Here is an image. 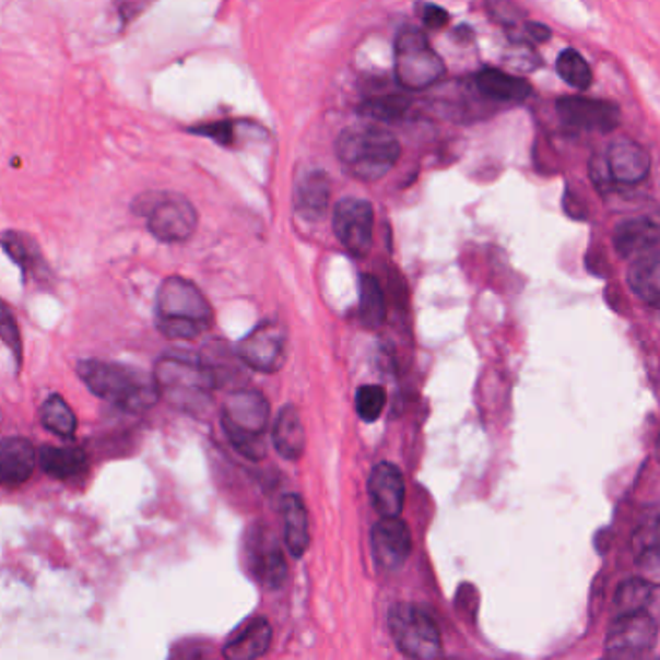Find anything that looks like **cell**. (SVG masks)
<instances>
[{"label":"cell","mask_w":660,"mask_h":660,"mask_svg":"<svg viewBox=\"0 0 660 660\" xmlns=\"http://www.w3.org/2000/svg\"><path fill=\"white\" fill-rule=\"evenodd\" d=\"M78 376L97 398L128 413H144L160 399L152 376L127 364L105 363L95 358L80 361Z\"/></svg>","instance_id":"obj_1"},{"label":"cell","mask_w":660,"mask_h":660,"mask_svg":"<svg viewBox=\"0 0 660 660\" xmlns=\"http://www.w3.org/2000/svg\"><path fill=\"white\" fill-rule=\"evenodd\" d=\"M155 386L160 398L187 413L203 411L212 391L220 386L217 376L203 356L169 353L155 366Z\"/></svg>","instance_id":"obj_2"},{"label":"cell","mask_w":660,"mask_h":660,"mask_svg":"<svg viewBox=\"0 0 660 660\" xmlns=\"http://www.w3.org/2000/svg\"><path fill=\"white\" fill-rule=\"evenodd\" d=\"M155 303V323L165 338L196 339L212 328V306L192 281L167 278Z\"/></svg>","instance_id":"obj_3"},{"label":"cell","mask_w":660,"mask_h":660,"mask_svg":"<svg viewBox=\"0 0 660 660\" xmlns=\"http://www.w3.org/2000/svg\"><path fill=\"white\" fill-rule=\"evenodd\" d=\"M335 153L349 175L364 182H373L386 177L396 167L401 145L386 128L356 125L339 134Z\"/></svg>","instance_id":"obj_4"},{"label":"cell","mask_w":660,"mask_h":660,"mask_svg":"<svg viewBox=\"0 0 660 660\" xmlns=\"http://www.w3.org/2000/svg\"><path fill=\"white\" fill-rule=\"evenodd\" d=\"M270 423V405L260 391L238 390L231 393L223 413L221 424L227 434L233 448L245 458L260 461L266 458L263 434Z\"/></svg>","instance_id":"obj_5"},{"label":"cell","mask_w":660,"mask_h":660,"mask_svg":"<svg viewBox=\"0 0 660 660\" xmlns=\"http://www.w3.org/2000/svg\"><path fill=\"white\" fill-rule=\"evenodd\" d=\"M132 212L144 217L148 231L162 243H185L198 227V212L187 196L169 190H152L138 196Z\"/></svg>","instance_id":"obj_6"},{"label":"cell","mask_w":660,"mask_h":660,"mask_svg":"<svg viewBox=\"0 0 660 660\" xmlns=\"http://www.w3.org/2000/svg\"><path fill=\"white\" fill-rule=\"evenodd\" d=\"M393 62L399 84L411 92L431 87L446 72L440 55L432 49L423 32L415 27H405L399 32Z\"/></svg>","instance_id":"obj_7"},{"label":"cell","mask_w":660,"mask_h":660,"mask_svg":"<svg viewBox=\"0 0 660 660\" xmlns=\"http://www.w3.org/2000/svg\"><path fill=\"white\" fill-rule=\"evenodd\" d=\"M388 626L399 651L409 659L431 660L441 655V637L436 622L421 606L399 602L390 609Z\"/></svg>","instance_id":"obj_8"},{"label":"cell","mask_w":660,"mask_h":660,"mask_svg":"<svg viewBox=\"0 0 660 660\" xmlns=\"http://www.w3.org/2000/svg\"><path fill=\"white\" fill-rule=\"evenodd\" d=\"M657 620L652 618L647 610L616 616L604 641V655L610 659H641L652 651L657 644Z\"/></svg>","instance_id":"obj_9"},{"label":"cell","mask_w":660,"mask_h":660,"mask_svg":"<svg viewBox=\"0 0 660 660\" xmlns=\"http://www.w3.org/2000/svg\"><path fill=\"white\" fill-rule=\"evenodd\" d=\"M237 355L258 373H278L287 361V331L278 320H266L238 343Z\"/></svg>","instance_id":"obj_10"},{"label":"cell","mask_w":660,"mask_h":660,"mask_svg":"<svg viewBox=\"0 0 660 660\" xmlns=\"http://www.w3.org/2000/svg\"><path fill=\"white\" fill-rule=\"evenodd\" d=\"M333 233L351 255L364 258L373 248V203L363 198L339 200L333 210Z\"/></svg>","instance_id":"obj_11"},{"label":"cell","mask_w":660,"mask_h":660,"mask_svg":"<svg viewBox=\"0 0 660 660\" xmlns=\"http://www.w3.org/2000/svg\"><path fill=\"white\" fill-rule=\"evenodd\" d=\"M374 562L384 571H398L405 566L413 551V539L405 521L399 517H381L370 534Z\"/></svg>","instance_id":"obj_12"},{"label":"cell","mask_w":660,"mask_h":660,"mask_svg":"<svg viewBox=\"0 0 660 660\" xmlns=\"http://www.w3.org/2000/svg\"><path fill=\"white\" fill-rule=\"evenodd\" d=\"M559 119L567 128L585 132H612L618 127L620 109L610 102L589 97H564L558 105Z\"/></svg>","instance_id":"obj_13"},{"label":"cell","mask_w":660,"mask_h":660,"mask_svg":"<svg viewBox=\"0 0 660 660\" xmlns=\"http://www.w3.org/2000/svg\"><path fill=\"white\" fill-rule=\"evenodd\" d=\"M368 496L381 517H399L405 504V481L398 467L380 463L368 476Z\"/></svg>","instance_id":"obj_14"},{"label":"cell","mask_w":660,"mask_h":660,"mask_svg":"<svg viewBox=\"0 0 660 660\" xmlns=\"http://www.w3.org/2000/svg\"><path fill=\"white\" fill-rule=\"evenodd\" d=\"M606 163L612 180L620 185H637L647 178L651 169L647 152L629 138H620L610 145Z\"/></svg>","instance_id":"obj_15"},{"label":"cell","mask_w":660,"mask_h":660,"mask_svg":"<svg viewBox=\"0 0 660 660\" xmlns=\"http://www.w3.org/2000/svg\"><path fill=\"white\" fill-rule=\"evenodd\" d=\"M34 444L26 438H4L0 441V484L2 486H20L34 474Z\"/></svg>","instance_id":"obj_16"},{"label":"cell","mask_w":660,"mask_h":660,"mask_svg":"<svg viewBox=\"0 0 660 660\" xmlns=\"http://www.w3.org/2000/svg\"><path fill=\"white\" fill-rule=\"evenodd\" d=\"M0 246L4 252L12 258V262L24 273V280L45 281L49 280L51 271L42 255V248L35 243L34 237L22 231H7L0 237Z\"/></svg>","instance_id":"obj_17"},{"label":"cell","mask_w":660,"mask_h":660,"mask_svg":"<svg viewBox=\"0 0 660 660\" xmlns=\"http://www.w3.org/2000/svg\"><path fill=\"white\" fill-rule=\"evenodd\" d=\"M248 554L252 574L266 589H280L281 585L287 581V562L275 542L256 537Z\"/></svg>","instance_id":"obj_18"},{"label":"cell","mask_w":660,"mask_h":660,"mask_svg":"<svg viewBox=\"0 0 660 660\" xmlns=\"http://www.w3.org/2000/svg\"><path fill=\"white\" fill-rule=\"evenodd\" d=\"M271 440L281 458L288 461H298L303 458L306 449V432L297 406L285 405L281 409L273 423Z\"/></svg>","instance_id":"obj_19"},{"label":"cell","mask_w":660,"mask_h":660,"mask_svg":"<svg viewBox=\"0 0 660 660\" xmlns=\"http://www.w3.org/2000/svg\"><path fill=\"white\" fill-rule=\"evenodd\" d=\"M283 537L291 556L303 558L310 549V523L305 502L297 494H288L281 502Z\"/></svg>","instance_id":"obj_20"},{"label":"cell","mask_w":660,"mask_h":660,"mask_svg":"<svg viewBox=\"0 0 660 660\" xmlns=\"http://www.w3.org/2000/svg\"><path fill=\"white\" fill-rule=\"evenodd\" d=\"M330 177L323 170H308L295 188V208L308 221L322 220L330 205Z\"/></svg>","instance_id":"obj_21"},{"label":"cell","mask_w":660,"mask_h":660,"mask_svg":"<svg viewBox=\"0 0 660 660\" xmlns=\"http://www.w3.org/2000/svg\"><path fill=\"white\" fill-rule=\"evenodd\" d=\"M271 626L266 618L250 620L233 639L223 647V657L229 660H252L268 652L271 645Z\"/></svg>","instance_id":"obj_22"},{"label":"cell","mask_w":660,"mask_h":660,"mask_svg":"<svg viewBox=\"0 0 660 660\" xmlns=\"http://www.w3.org/2000/svg\"><path fill=\"white\" fill-rule=\"evenodd\" d=\"M627 283L637 297L649 306L660 303V252L659 248L635 256L627 271Z\"/></svg>","instance_id":"obj_23"},{"label":"cell","mask_w":660,"mask_h":660,"mask_svg":"<svg viewBox=\"0 0 660 660\" xmlns=\"http://www.w3.org/2000/svg\"><path fill=\"white\" fill-rule=\"evenodd\" d=\"M476 90L492 102H523L533 94L531 84L523 78L511 76L502 70H483L474 78Z\"/></svg>","instance_id":"obj_24"},{"label":"cell","mask_w":660,"mask_h":660,"mask_svg":"<svg viewBox=\"0 0 660 660\" xmlns=\"http://www.w3.org/2000/svg\"><path fill=\"white\" fill-rule=\"evenodd\" d=\"M614 246L620 256L632 258L659 248V225L651 220H629L614 233Z\"/></svg>","instance_id":"obj_25"},{"label":"cell","mask_w":660,"mask_h":660,"mask_svg":"<svg viewBox=\"0 0 660 660\" xmlns=\"http://www.w3.org/2000/svg\"><path fill=\"white\" fill-rule=\"evenodd\" d=\"M39 463H42L43 471L52 479L67 481V479H74V476L85 473L87 453L78 446H67V448L43 446L39 451Z\"/></svg>","instance_id":"obj_26"},{"label":"cell","mask_w":660,"mask_h":660,"mask_svg":"<svg viewBox=\"0 0 660 660\" xmlns=\"http://www.w3.org/2000/svg\"><path fill=\"white\" fill-rule=\"evenodd\" d=\"M655 593H657V587L651 581L641 579V577L626 579L624 584L620 585L616 597H614L616 616L644 612L651 606Z\"/></svg>","instance_id":"obj_27"},{"label":"cell","mask_w":660,"mask_h":660,"mask_svg":"<svg viewBox=\"0 0 660 660\" xmlns=\"http://www.w3.org/2000/svg\"><path fill=\"white\" fill-rule=\"evenodd\" d=\"M42 423L47 431L52 432L59 438H72L76 434V415L72 406L68 405L60 396H51L45 399L42 405Z\"/></svg>","instance_id":"obj_28"},{"label":"cell","mask_w":660,"mask_h":660,"mask_svg":"<svg viewBox=\"0 0 660 660\" xmlns=\"http://www.w3.org/2000/svg\"><path fill=\"white\" fill-rule=\"evenodd\" d=\"M361 320L368 328H380L386 320V298L380 281L374 275H363L361 280Z\"/></svg>","instance_id":"obj_29"},{"label":"cell","mask_w":660,"mask_h":660,"mask_svg":"<svg viewBox=\"0 0 660 660\" xmlns=\"http://www.w3.org/2000/svg\"><path fill=\"white\" fill-rule=\"evenodd\" d=\"M634 552L635 559L652 571L659 566V519H657V514L635 531Z\"/></svg>","instance_id":"obj_30"},{"label":"cell","mask_w":660,"mask_h":660,"mask_svg":"<svg viewBox=\"0 0 660 660\" xmlns=\"http://www.w3.org/2000/svg\"><path fill=\"white\" fill-rule=\"evenodd\" d=\"M556 70H558L559 78L566 82L567 85L576 87V90H587L589 85L593 84V72L591 67L587 64V60L576 51V49H566L562 51L556 62Z\"/></svg>","instance_id":"obj_31"},{"label":"cell","mask_w":660,"mask_h":660,"mask_svg":"<svg viewBox=\"0 0 660 660\" xmlns=\"http://www.w3.org/2000/svg\"><path fill=\"white\" fill-rule=\"evenodd\" d=\"M406 107H409V102L403 95H376V97H370L368 102L363 103L361 113L364 117L378 120V122H391V120L401 119L405 115Z\"/></svg>","instance_id":"obj_32"},{"label":"cell","mask_w":660,"mask_h":660,"mask_svg":"<svg viewBox=\"0 0 660 660\" xmlns=\"http://www.w3.org/2000/svg\"><path fill=\"white\" fill-rule=\"evenodd\" d=\"M190 134L210 138L215 144L223 148H235L238 144V130L240 122L238 120H215V122H203L196 127L187 128Z\"/></svg>","instance_id":"obj_33"},{"label":"cell","mask_w":660,"mask_h":660,"mask_svg":"<svg viewBox=\"0 0 660 660\" xmlns=\"http://www.w3.org/2000/svg\"><path fill=\"white\" fill-rule=\"evenodd\" d=\"M356 413L363 419L364 423H374L381 416V411L386 406V390L381 386L370 384L363 386L356 391L355 398Z\"/></svg>","instance_id":"obj_34"},{"label":"cell","mask_w":660,"mask_h":660,"mask_svg":"<svg viewBox=\"0 0 660 660\" xmlns=\"http://www.w3.org/2000/svg\"><path fill=\"white\" fill-rule=\"evenodd\" d=\"M0 341L12 351L17 368L22 364V335L17 328L16 316L4 300H0Z\"/></svg>","instance_id":"obj_35"},{"label":"cell","mask_w":660,"mask_h":660,"mask_svg":"<svg viewBox=\"0 0 660 660\" xmlns=\"http://www.w3.org/2000/svg\"><path fill=\"white\" fill-rule=\"evenodd\" d=\"M492 17L506 27H516L523 22V10L517 7L516 0H486Z\"/></svg>","instance_id":"obj_36"},{"label":"cell","mask_w":660,"mask_h":660,"mask_svg":"<svg viewBox=\"0 0 660 660\" xmlns=\"http://www.w3.org/2000/svg\"><path fill=\"white\" fill-rule=\"evenodd\" d=\"M591 180H593L594 187L602 190V192H606V190H610V187L614 185L612 175H610L606 157L594 155L593 162H591Z\"/></svg>","instance_id":"obj_37"},{"label":"cell","mask_w":660,"mask_h":660,"mask_svg":"<svg viewBox=\"0 0 660 660\" xmlns=\"http://www.w3.org/2000/svg\"><path fill=\"white\" fill-rule=\"evenodd\" d=\"M423 20L424 24L432 27V30H440V27L448 24V12L440 9V7H436V4H428V7L424 9Z\"/></svg>","instance_id":"obj_38"},{"label":"cell","mask_w":660,"mask_h":660,"mask_svg":"<svg viewBox=\"0 0 660 660\" xmlns=\"http://www.w3.org/2000/svg\"><path fill=\"white\" fill-rule=\"evenodd\" d=\"M145 0H122L119 4V17L122 26H128L140 12H144Z\"/></svg>","instance_id":"obj_39"},{"label":"cell","mask_w":660,"mask_h":660,"mask_svg":"<svg viewBox=\"0 0 660 660\" xmlns=\"http://www.w3.org/2000/svg\"><path fill=\"white\" fill-rule=\"evenodd\" d=\"M526 34L537 43L551 39V30H549V27L541 26V24H527Z\"/></svg>","instance_id":"obj_40"}]
</instances>
